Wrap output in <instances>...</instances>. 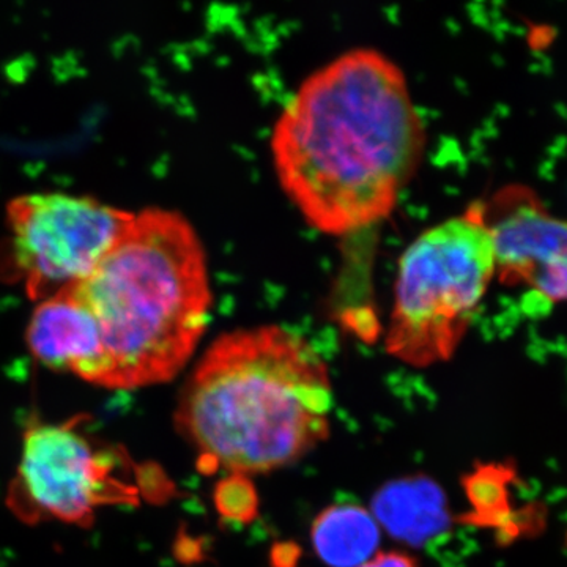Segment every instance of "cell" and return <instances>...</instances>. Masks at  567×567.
I'll return each instance as SVG.
<instances>
[{
	"instance_id": "cell-1",
	"label": "cell",
	"mask_w": 567,
	"mask_h": 567,
	"mask_svg": "<svg viewBox=\"0 0 567 567\" xmlns=\"http://www.w3.org/2000/svg\"><path fill=\"white\" fill-rule=\"evenodd\" d=\"M425 142L401 66L374 48H353L298 85L276 118L270 151L305 221L341 237L393 213Z\"/></svg>"
},
{
	"instance_id": "cell-2",
	"label": "cell",
	"mask_w": 567,
	"mask_h": 567,
	"mask_svg": "<svg viewBox=\"0 0 567 567\" xmlns=\"http://www.w3.org/2000/svg\"><path fill=\"white\" fill-rule=\"evenodd\" d=\"M69 289L99 339L96 385L112 390L174 379L210 320L203 240L185 215L169 208L133 213L99 265Z\"/></svg>"
},
{
	"instance_id": "cell-3",
	"label": "cell",
	"mask_w": 567,
	"mask_h": 567,
	"mask_svg": "<svg viewBox=\"0 0 567 567\" xmlns=\"http://www.w3.org/2000/svg\"><path fill=\"white\" fill-rule=\"evenodd\" d=\"M327 364L282 327L219 336L178 404V432L233 473H268L297 462L330 434Z\"/></svg>"
},
{
	"instance_id": "cell-4",
	"label": "cell",
	"mask_w": 567,
	"mask_h": 567,
	"mask_svg": "<svg viewBox=\"0 0 567 567\" xmlns=\"http://www.w3.org/2000/svg\"><path fill=\"white\" fill-rule=\"evenodd\" d=\"M495 275L481 200L417 235L399 260L388 353L420 368L450 360Z\"/></svg>"
},
{
	"instance_id": "cell-5",
	"label": "cell",
	"mask_w": 567,
	"mask_h": 567,
	"mask_svg": "<svg viewBox=\"0 0 567 567\" xmlns=\"http://www.w3.org/2000/svg\"><path fill=\"white\" fill-rule=\"evenodd\" d=\"M133 212L91 196L28 193L11 199L6 219L11 264L31 300L82 281L118 240Z\"/></svg>"
},
{
	"instance_id": "cell-6",
	"label": "cell",
	"mask_w": 567,
	"mask_h": 567,
	"mask_svg": "<svg viewBox=\"0 0 567 567\" xmlns=\"http://www.w3.org/2000/svg\"><path fill=\"white\" fill-rule=\"evenodd\" d=\"M122 461L123 454L95 450L76 420L33 425L13 483V509L25 520L51 517L89 527L99 506L136 505L140 491L117 475Z\"/></svg>"
},
{
	"instance_id": "cell-7",
	"label": "cell",
	"mask_w": 567,
	"mask_h": 567,
	"mask_svg": "<svg viewBox=\"0 0 567 567\" xmlns=\"http://www.w3.org/2000/svg\"><path fill=\"white\" fill-rule=\"evenodd\" d=\"M481 204L499 281L527 287L550 303L567 301V219L551 215L524 185H507Z\"/></svg>"
},
{
	"instance_id": "cell-8",
	"label": "cell",
	"mask_w": 567,
	"mask_h": 567,
	"mask_svg": "<svg viewBox=\"0 0 567 567\" xmlns=\"http://www.w3.org/2000/svg\"><path fill=\"white\" fill-rule=\"evenodd\" d=\"M29 350L52 371L71 372L96 385L100 347L87 312L70 289L41 300L25 333Z\"/></svg>"
},
{
	"instance_id": "cell-9",
	"label": "cell",
	"mask_w": 567,
	"mask_h": 567,
	"mask_svg": "<svg viewBox=\"0 0 567 567\" xmlns=\"http://www.w3.org/2000/svg\"><path fill=\"white\" fill-rule=\"evenodd\" d=\"M371 509L391 537L410 547H429L453 524L445 491L424 475L390 481L377 491Z\"/></svg>"
},
{
	"instance_id": "cell-10",
	"label": "cell",
	"mask_w": 567,
	"mask_h": 567,
	"mask_svg": "<svg viewBox=\"0 0 567 567\" xmlns=\"http://www.w3.org/2000/svg\"><path fill=\"white\" fill-rule=\"evenodd\" d=\"M311 539L324 565L360 567L374 557L380 544V527L364 507L333 505L316 517Z\"/></svg>"
},
{
	"instance_id": "cell-11",
	"label": "cell",
	"mask_w": 567,
	"mask_h": 567,
	"mask_svg": "<svg viewBox=\"0 0 567 567\" xmlns=\"http://www.w3.org/2000/svg\"><path fill=\"white\" fill-rule=\"evenodd\" d=\"M506 472L498 466H481L464 480L466 496L475 513L461 518L476 525H499L506 518Z\"/></svg>"
},
{
	"instance_id": "cell-12",
	"label": "cell",
	"mask_w": 567,
	"mask_h": 567,
	"mask_svg": "<svg viewBox=\"0 0 567 567\" xmlns=\"http://www.w3.org/2000/svg\"><path fill=\"white\" fill-rule=\"evenodd\" d=\"M216 511L224 518L249 524L259 514V495L248 476L241 473L224 477L215 487Z\"/></svg>"
},
{
	"instance_id": "cell-13",
	"label": "cell",
	"mask_w": 567,
	"mask_h": 567,
	"mask_svg": "<svg viewBox=\"0 0 567 567\" xmlns=\"http://www.w3.org/2000/svg\"><path fill=\"white\" fill-rule=\"evenodd\" d=\"M142 494L148 496L153 502H166L175 494L173 481L164 476L159 466H142L140 473Z\"/></svg>"
},
{
	"instance_id": "cell-14",
	"label": "cell",
	"mask_w": 567,
	"mask_h": 567,
	"mask_svg": "<svg viewBox=\"0 0 567 567\" xmlns=\"http://www.w3.org/2000/svg\"><path fill=\"white\" fill-rule=\"evenodd\" d=\"M301 558V547L295 543H278L271 548L270 561L274 567H297Z\"/></svg>"
},
{
	"instance_id": "cell-15",
	"label": "cell",
	"mask_w": 567,
	"mask_h": 567,
	"mask_svg": "<svg viewBox=\"0 0 567 567\" xmlns=\"http://www.w3.org/2000/svg\"><path fill=\"white\" fill-rule=\"evenodd\" d=\"M175 554L183 563L200 561L203 559V544L182 533L177 546H175Z\"/></svg>"
},
{
	"instance_id": "cell-16",
	"label": "cell",
	"mask_w": 567,
	"mask_h": 567,
	"mask_svg": "<svg viewBox=\"0 0 567 567\" xmlns=\"http://www.w3.org/2000/svg\"><path fill=\"white\" fill-rule=\"evenodd\" d=\"M360 567H417V563L409 555L390 551V554H379L377 557L369 559Z\"/></svg>"
},
{
	"instance_id": "cell-17",
	"label": "cell",
	"mask_w": 567,
	"mask_h": 567,
	"mask_svg": "<svg viewBox=\"0 0 567 567\" xmlns=\"http://www.w3.org/2000/svg\"><path fill=\"white\" fill-rule=\"evenodd\" d=\"M197 466L204 475H213L219 468V462L215 457L208 456V454H200Z\"/></svg>"
}]
</instances>
